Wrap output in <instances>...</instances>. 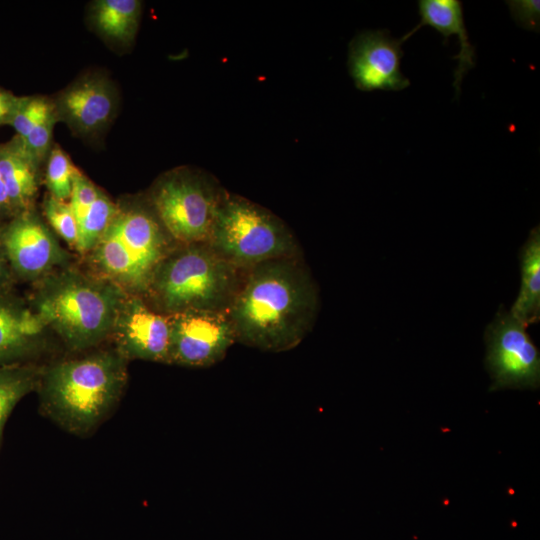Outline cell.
<instances>
[{
    "instance_id": "1",
    "label": "cell",
    "mask_w": 540,
    "mask_h": 540,
    "mask_svg": "<svg viewBox=\"0 0 540 540\" xmlns=\"http://www.w3.org/2000/svg\"><path fill=\"white\" fill-rule=\"evenodd\" d=\"M318 308L317 285L300 256L248 269L227 313L236 342L283 352L298 346L312 330Z\"/></svg>"
},
{
    "instance_id": "2",
    "label": "cell",
    "mask_w": 540,
    "mask_h": 540,
    "mask_svg": "<svg viewBox=\"0 0 540 540\" xmlns=\"http://www.w3.org/2000/svg\"><path fill=\"white\" fill-rule=\"evenodd\" d=\"M128 379L127 360L115 349L61 360L42 369L41 407L66 431L85 435L116 406Z\"/></svg>"
},
{
    "instance_id": "3",
    "label": "cell",
    "mask_w": 540,
    "mask_h": 540,
    "mask_svg": "<svg viewBox=\"0 0 540 540\" xmlns=\"http://www.w3.org/2000/svg\"><path fill=\"white\" fill-rule=\"evenodd\" d=\"M126 297L112 282L69 265L37 282L31 306L67 348L84 351L110 337Z\"/></svg>"
},
{
    "instance_id": "4",
    "label": "cell",
    "mask_w": 540,
    "mask_h": 540,
    "mask_svg": "<svg viewBox=\"0 0 540 540\" xmlns=\"http://www.w3.org/2000/svg\"><path fill=\"white\" fill-rule=\"evenodd\" d=\"M246 271L207 242L177 244L157 267L142 298L167 316L192 310L227 312Z\"/></svg>"
},
{
    "instance_id": "5",
    "label": "cell",
    "mask_w": 540,
    "mask_h": 540,
    "mask_svg": "<svg viewBox=\"0 0 540 540\" xmlns=\"http://www.w3.org/2000/svg\"><path fill=\"white\" fill-rule=\"evenodd\" d=\"M117 206L106 231L86 256L92 274L112 282L127 295L143 297L157 267L177 243L148 200Z\"/></svg>"
},
{
    "instance_id": "6",
    "label": "cell",
    "mask_w": 540,
    "mask_h": 540,
    "mask_svg": "<svg viewBox=\"0 0 540 540\" xmlns=\"http://www.w3.org/2000/svg\"><path fill=\"white\" fill-rule=\"evenodd\" d=\"M207 243L243 270L270 260L301 256L294 234L282 219L226 190Z\"/></svg>"
},
{
    "instance_id": "7",
    "label": "cell",
    "mask_w": 540,
    "mask_h": 540,
    "mask_svg": "<svg viewBox=\"0 0 540 540\" xmlns=\"http://www.w3.org/2000/svg\"><path fill=\"white\" fill-rule=\"evenodd\" d=\"M224 192L213 175L179 167L154 182L147 200L175 243H204Z\"/></svg>"
},
{
    "instance_id": "8",
    "label": "cell",
    "mask_w": 540,
    "mask_h": 540,
    "mask_svg": "<svg viewBox=\"0 0 540 540\" xmlns=\"http://www.w3.org/2000/svg\"><path fill=\"white\" fill-rule=\"evenodd\" d=\"M526 329L502 305L486 327L485 366L492 379L489 391L539 388L540 354Z\"/></svg>"
},
{
    "instance_id": "9",
    "label": "cell",
    "mask_w": 540,
    "mask_h": 540,
    "mask_svg": "<svg viewBox=\"0 0 540 540\" xmlns=\"http://www.w3.org/2000/svg\"><path fill=\"white\" fill-rule=\"evenodd\" d=\"M0 242L15 277L38 282L69 266L70 256L32 210L10 218L0 230Z\"/></svg>"
},
{
    "instance_id": "10",
    "label": "cell",
    "mask_w": 540,
    "mask_h": 540,
    "mask_svg": "<svg viewBox=\"0 0 540 540\" xmlns=\"http://www.w3.org/2000/svg\"><path fill=\"white\" fill-rule=\"evenodd\" d=\"M168 364L205 368L223 360L236 342L227 312L192 310L169 316Z\"/></svg>"
},
{
    "instance_id": "11",
    "label": "cell",
    "mask_w": 540,
    "mask_h": 540,
    "mask_svg": "<svg viewBox=\"0 0 540 540\" xmlns=\"http://www.w3.org/2000/svg\"><path fill=\"white\" fill-rule=\"evenodd\" d=\"M115 350L127 361L168 364L170 319L151 308L141 296L127 295L115 319L110 337Z\"/></svg>"
},
{
    "instance_id": "12",
    "label": "cell",
    "mask_w": 540,
    "mask_h": 540,
    "mask_svg": "<svg viewBox=\"0 0 540 540\" xmlns=\"http://www.w3.org/2000/svg\"><path fill=\"white\" fill-rule=\"evenodd\" d=\"M403 42L386 29L366 30L349 43L348 70L357 89L400 91L410 85L401 72Z\"/></svg>"
},
{
    "instance_id": "13",
    "label": "cell",
    "mask_w": 540,
    "mask_h": 540,
    "mask_svg": "<svg viewBox=\"0 0 540 540\" xmlns=\"http://www.w3.org/2000/svg\"><path fill=\"white\" fill-rule=\"evenodd\" d=\"M53 103L58 120L79 134L93 135L114 118L117 93L109 78L91 73L68 85Z\"/></svg>"
},
{
    "instance_id": "14",
    "label": "cell",
    "mask_w": 540,
    "mask_h": 540,
    "mask_svg": "<svg viewBox=\"0 0 540 540\" xmlns=\"http://www.w3.org/2000/svg\"><path fill=\"white\" fill-rule=\"evenodd\" d=\"M49 334L31 304L0 289V368L25 365L41 354Z\"/></svg>"
},
{
    "instance_id": "15",
    "label": "cell",
    "mask_w": 540,
    "mask_h": 540,
    "mask_svg": "<svg viewBox=\"0 0 540 540\" xmlns=\"http://www.w3.org/2000/svg\"><path fill=\"white\" fill-rule=\"evenodd\" d=\"M418 12L419 23L400 39L404 43L422 26H431L442 34L444 44L448 42L451 35H456L459 39L460 51L453 57L457 60L453 86L458 97L463 77L476 64L475 47L469 41L462 2L459 0H419Z\"/></svg>"
},
{
    "instance_id": "16",
    "label": "cell",
    "mask_w": 540,
    "mask_h": 540,
    "mask_svg": "<svg viewBox=\"0 0 540 540\" xmlns=\"http://www.w3.org/2000/svg\"><path fill=\"white\" fill-rule=\"evenodd\" d=\"M38 168L16 136L0 144V176L15 215L32 209L38 191Z\"/></svg>"
},
{
    "instance_id": "17",
    "label": "cell",
    "mask_w": 540,
    "mask_h": 540,
    "mask_svg": "<svg viewBox=\"0 0 540 540\" xmlns=\"http://www.w3.org/2000/svg\"><path fill=\"white\" fill-rule=\"evenodd\" d=\"M521 287L510 313L525 327L540 318V229L534 227L520 250Z\"/></svg>"
},
{
    "instance_id": "18",
    "label": "cell",
    "mask_w": 540,
    "mask_h": 540,
    "mask_svg": "<svg viewBox=\"0 0 540 540\" xmlns=\"http://www.w3.org/2000/svg\"><path fill=\"white\" fill-rule=\"evenodd\" d=\"M141 7L138 0H97L91 5V20L108 40L129 45L138 30Z\"/></svg>"
},
{
    "instance_id": "19",
    "label": "cell",
    "mask_w": 540,
    "mask_h": 540,
    "mask_svg": "<svg viewBox=\"0 0 540 540\" xmlns=\"http://www.w3.org/2000/svg\"><path fill=\"white\" fill-rule=\"evenodd\" d=\"M41 371L27 364L0 368V441L7 418L17 403L38 387Z\"/></svg>"
},
{
    "instance_id": "20",
    "label": "cell",
    "mask_w": 540,
    "mask_h": 540,
    "mask_svg": "<svg viewBox=\"0 0 540 540\" xmlns=\"http://www.w3.org/2000/svg\"><path fill=\"white\" fill-rule=\"evenodd\" d=\"M117 204L104 192L100 193L84 218L78 224L76 250L87 255L97 244L117 212Z\"/></svg>"
},
{
    "instance_id": "21",
    "label": "cell",
    "mask_w": 540,
    "mask_h": 540,
    "mask_svg": "<svg viewBox=\"0 0 540 540\" xmlns=\"http://www.w3.org/2000/svg\"><path fill=\"white\" fill-rule=\"evenodd\" d=\"M79 170L74 166L69 155L60 147H52L48 157L45 183L52 197L68 202L73 181Z\"/></svg>"
},
{
    "instance_id": "22",
    "label": "cell",
    "mask_w": 540,
    "mask_h": 540,
    "mask_svg": "<svg viewBox=\"0 0 540 540\" xmlns=\"http://www.w3.org/2000/svg\"><path fill=\"white\" fill-rule=\"evenodd\" d=\"M53 110V101L46 97H18L15 110L8 125L12 126L15 130V136L22 139Z\"/></svg>"
},
{
    "instance_id": "23",
    "label": "cell",
    "mask_w": 540,
    "mask_h": 540,
    "mask_svg": "<svg viewBox=\"0 0 540 540\" xmlns=\"http://www.w3.org/2000/svg\"><path fill=\"white\" fill-rule=\"evenodd\" d=\"M43 214L55 233L67 244L76 248L78 223L68 202L48 195L43 201Z\"/></svg>"
},
{
    "instance_id": "24",
    "label": "cell",
    "mask_w": 540,
    "mask_h": 540,
    "mask_svg": "<svg viewBox=\"0 0 540 540\" xmlns=\"http://www.w3.org/2000/svg\"><path fill=\"white\" fill-rule=\"evenodd\" d=\"M58 117L54 110L40 123H38L24 138H18L24 151L35 163L40 166L47 159L52 146V135Z\"/></svg>"
},
{
    "instance_id": "25",
    "label": "cell",
    "mask_w": 540,
    "mask_h": 540,
    "mask_svg": "<svg viewBox=\"0 0 540 540\" xmlns=\"http://www.w3.org/2000/svg\"><path fill=\"white\" fill-rule=\"evenodd\" d=\"M99 193L100 189L88 177L80 171L76 174L68 203L78 224L95 202Z\"/></svg>"
},
{
    "instance_id": "26",
    "label": "cell",
    "mask_w": 540,
    "mask_h": 540,
    "mask_svg": "<svg viewBox=\"0 0 540 540\" xmlns=\"http://www.w3.org/2000/svg\"><path fill=\"white\" fill-rule=\"evenodd\" d=\"M511 16L516 23L524 29L539 32L540 28V2L538 0H511L506 1Z\"/></svg>"
},
{
    "instance_id": "27",
    "label": "cell",
    "mask_w": 540,
    "mask_h": 540,
    "mask_svg": "<svg viewBox=\"0 0 540 540\" xmlns=\"http://www.w3.org/2000/svg\"><path fill=\"white\" fill-rule=\"evenodd\" d=\"M17 101V96L0 89V125H8Z\"/></svg>"
},
{
    "instance_id": "28",
    "label": "cell",
    "mask_w": 540,
    "mask_h": 540,
    "mask_svg": "<svg viewBox=\"0 0 540 540\" xmlns=\"http://www.w3.org/2000/svg\"><path fill=\"white\" fill-rule=\"evenodd\" d=\"M14 277L15 276L0 242V289L8 288Z\"/></svg>"
},
{
    "instance_id": "29",
    "label": "cell",
    "mask_w": 540,
    "mask_h": 540,
    "mask_svg": "<svg viewBox=\"0 0 540 540\" xmlns=\"http://www.w3.org/2000/svg\"><path fill=\"white\" fill-rule=\"evenodd\" d=\"M14 211L11 206L9 196L4 185V182L0 176V217H13Z\"/></svg>"
}]
</instances>
